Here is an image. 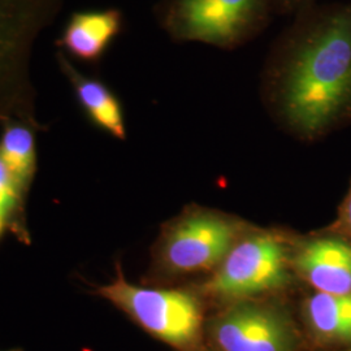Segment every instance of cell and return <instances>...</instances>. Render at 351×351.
Masks as SVG:
<instances>
[{
  "mask_svg": "<svg viewBox=\"0 0 351 351\" xmlns=\"http://www.w3.org/2000/svg\"><path fill=\"white\" fill-rule=\"evenodd\" d=\"M56 62L69 81L82 111L88 120L114 138H126L125 117L121 101L106 82L82 75L63 51L56 52Z\"/></svg>",
  "mask_w": 351,
  "mask_h": 351,
  "instance_id": "30bf717a",
  "label": "cell"
},
{
  "mask_svg": "<svg viewBox=\"0 0 351 351\" xmlns=\"http://www.w3.org/2000/svg\"><path fill=\"white\" fill-rule=\"evenodd\" d=\"M123 29L124 16L117 8L78 11L65 23L56 46L78 62L95 65L101 63Z\"/></svg>",
  "mask_w": 351,
  "mask_h": 351,
  "instance_id": "9c48e42d",
  "label": "cell"
},
{
  "mask_svg": "<svg viewBox=\"0 0 351 351\" xmlns=\"http://www.w3.org/2000/svg\"><path fill=\"white\" fill-rule=\"evenodd\" d=\"M63 4L64 0H0V120L14 114L33 123V52Z\"/></svg>",
  "mask_w": 351,
  "mask_h": 351,
  "instance_id": "7a4b0ae2",
  "label": "cell"
},
{
  "mask_svg": "<svg viewBox=\"0 0 351 351\" xmlns=\"http://www.w3.org/2000/svg\"><path fill=\"white\" fill-rule=\"evenodd\" d=\"M336 234L351 242V185L345 199L339 207V219L336 221Z\"/></svg>",
  "mask_w": 351,
  "mask_h": 351,
  "instance_id": "9a60e30c",
  "label": "cell"
},
{
  "mask_svg": "<svg viewBox=\"0 0 351 351\" xmlns=\"http://www.w3.org/2000/svg\"><path fill=\"white\" fill-rule=\"evenodd\" d=\"M272 4L276 14L294 17L311 8L316 4V0H272Z\"/></svg>",
  "mask_w": 351,
  "mask_h": 351,
  "instance_id": "5bb4252c",
  "label": "cell"
},
{
  "mask_svg": "<svg viewBox=\"0 0 351 351\" xmlns=\"http://www.w3.org/2000/svg\"><path fill=\"white\" fill-rule=\"evenodd\" d=\"M294 267L319 293H351V242L339 234L304 242Z\"/></svg>",
  "mask_w": 351,
  "mask_h": 351,
  "instance_id": "ba28073f",
  "label": "cell"
},
{
  "mask_svg": "<svg viewBox=\"0 0 351 351\" xmlns=\"http://www.w3.org/2000/svg\"><path fill=\"white\" fill-rule=\"evenodd\" d=\"M0 134V159L25 191L37 169V145L33 128L25 121H3Z\"/></svg>",
  "mask_w": 351,
  "mask_h": 351,
  "instance_id": "7c38bea8",
  "label": "cell"
},
{
  "mask_svg": "<svg viewBox=\"0 0 351 351\" xmlns=\"http://www.w3.org/2000/svg\"><path fill=\"white\" fill-rule=\"evenodd\" d=\"M288 251L272 234L237 242L206 284V291L226 300H247L288 282Z\"/></svg>",
  "mask_w": 351,
  "mask_h": 351,
  "instance_id": "5b68a950",
  "label": "cell"
},
{
  "mask_svg": "<svg viewBox=\"0 0 351 351\" xmlns=\"http://www.w3.org/2000/svg\"><path fill=\"white\" fill-rule=\"evenodd\" d=\"M281 121L316 139L351 121V1L315 4L293 17L262 69Z\"/></svg>",
  "mask_w": 351,
  "mask_h": 351,
  "instance_id": "6da1fadb",
  "label": "cell"
},
{
  "mask_svg": "<svg viewBox=\"0 0 351 351\" xmlns=\"http://www.w3.org/2000/svg\"><path fill=\"white\" fill-rule=\"evenodd\" d=\"M156 20L173 42H201L234 50L263 33L272 0H162Z\"/></svg>",
  "mask_w": 351,
  "mask_h": 351,
  "instance_id": "3957f363",
  "label": "cell"
},
{
  "mask_svg": "<svg viewBox=\"0 0 351 351\" xmlns=\"http://www.w3.org/2000/svg\"><path fill=\"white\" fill-rule=\"evenodd\" d=\"M24 190L0 159V211L5 215L8 221L17 211Z\"/></svg>",
  "mask_w": 351,
  "mask_h": 351,
  "instance_id": "4fadbf2b",
  "label": "cell"
},
{
  "mask_svg": "<svg viewBox=\"0 0 351 351\" xmlns=\"http://www.w3.org/2000/svg\"><path fill=\"white\" fill-rule=\"evenodd\" d=\"M304 315L310 329L323 342L350 343L351 293L315 291L306 301Z\"/></svg>",
  "mask_w": 351,
  "mask_h": 351,
  "instance_id": "8fae6325",
  "label": "cell"
},
{
  "mask_svg": "<svg viewBox=\"0 0 351 351\" xmlns=\"http://www.w3.org/2000/svg\"><path fill=\"white\" fill-rule=\"evenodd\" d=\"M10 351H20L19 349H14V350H10Z\"/></svg>",
  "mask_w": 351,
  "mask_h": 351,
  "instance_id": "e0dca14e",
  "label": "cell"
},
{
  "mask_svg": "<svg viewBox=\"0 0 351 351\" xmlns=\"http://www.w3.org/2000/svg\"><path fill=\"white\" fill-rule=\"evenodd\" d=\"M213 339L221 351H293L297 337L281 311L264 304L239 303L217 317Z\"/></svg>",
  "mask_w": 351,
  "mask_h": 351,
  "instance_id": "52a82bcc",
  "label": "cell"
},
{
  "mask_svg": "<svg viewBox=\"0 0 351 351\" xmlns=\"http://www.w3.org/2000/svg\"><path fill=\"white\" fill-rule=\"evenodd\" d=\"M98 294L168 345L188 348L199 337L201 308L185 291L133 285L120 272L111 284L99 288Z\"/></svg>",
  "mask_w": 351,
  "mask_h": 351,
  "instance_id": "277c9868",
  "label": "cell"
},
{
  "mask_svg": "<svg viewBox=\"0 0 351 351\" xmlns=\"http://www.w3.org/2000/svg\"><path fill=\"white\" fill-rule=\"evenodd\" d=\"M8 226V219L5 217V215L0 211V236L3 233V230L5 229V226Z\"/></svg>",
  "mask_w": 351,
  "mask_h": 351,
  "instance_id": "2e32d148",
  "label": "cell"
},
{
  "mask_svg": "<svg viewBox=\"0 0 351 351\" xmlns=\"http://www.w3.org/2000/svg\"><path fill=\"white\" fill-rule=\"evenodd\" d=\"M239 229L211 213H195L169 226L158 247V262L169 274L217 268L237 243Z\"/></svg>",
  "mask_w": 351,
  "mask_h": 351,
  "instance_id": "8992f818",
  "label": "cell"
}]
</instances>
